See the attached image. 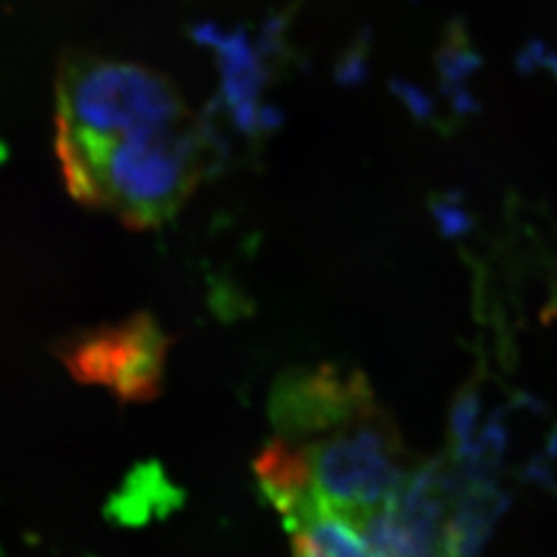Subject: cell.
<instances>
[{
    "label": "cell",
    "mask_w": 557,
    "mask_h": 557,
    "mask_svg": "<svg viewBox=\"0 0 557 557\" xmlns=\"http://www.w3.org/2000/svg\"><path fill=\"white\" fill-rule=\"evenodd\" d=\"M391 87H393V91H395V96H397L398 100L403 101V103L409 108V112H411L416 119L428 120L432 116V112H434V101H432V98H430L425 91H421L419 87L411 85V83H405V81H393Z\"/></svg>",
    "instance_id": "cell-10"
},
{
    "label": "cell",
    "mask_w": 557,
    "mask_h": 557,
    "mask_svg": "<svg viewBox=\"0 0 557 557\" xmlns=\"http://www.w3.org/2000/svg\"><path fill=\"white\" fill-rule=\"evenodd\" d=\"M195 38L215 50L221 73V98L232 124L246 135H262L277 126V112L264 103L269 83L267 59L277 50V27H269L264 40H248L244 29L221 32L215 25H199Z\"/></svg>",
    "instance_id": "cell-6"
},
{
    "label": "cell",
    "mask_w": 557,
    "mask_h": 557,
    "mask_svg": "<svg viewBox=\"0 0 557 557\" xmlns=\"http://www.w3.org/2000/svg\"><path fill=\"white\" fill-rule=\"evenodd\" d=\"M57 354L83 384L108 388L124 403H145L160 393L168 338L149 314H137L64 338Z\"/></svg>",
    "instance_id": "cell-4"
},
{
    "label": "cell",
    "mask_w": 557,
    "mask_h": 557,
    "mask_svg": "<svg viewBox=\"0 0 557 557\" xmlns=\"http://www.w3.org/2000/svg\"><path fill=\"white\" fill-rule=\"evenodd\" d=\"M57 156L73 199L151 230L174 220L190 199L215 160V143L193 114L101 135L57 128Z\"/></svg>",
    "instance_id": "cell-1"
},
{
    "label": "cell",
    "mask_w": 557,
    "mask_h": 557,
    "mask_svg": "<svg viewBox=\"0 0 557 557\" xmlns=\"http://www.w3.org/2000/svg\"><path fill=\"white\" fill-rule=\"evenodd\" d=\"M457 487L432 462L416 469L388 502L363 515H345L356 522L368 557H453L448 520Z\"/></svg>",
    "instance_id": "cell-5"
},
{
    "label": "cell",
    "mask_w": 557,
    "mask_h": 557,
    "mask_svg": "<svg viewBox=\"0 0 557 557\" xmlns=\"http://www.w3.org/2000/svg\"><path fill=\"white\" fill-rule=\"evenodd\" d=\"M506 506V498L483 479H471V485L455 498L448 520V539L453 557H475L492 533V524Z\"/></svg>",
    "instance_id": "cell-7"
},
{
    "label": "cell",
    "mask_w": 557,
    "mask_h": 557,
    "mask_svg": "<svg viewBox=\"0 0 557 557\" xmlns=\"http://www.w3.org/2000/svg\"><path fill=\"white\" fill-rule=\"evenodd\" d=\"M178 87L126 60L73 57L60 66L57 128L101 135L126 126L188 119Z\"/></svg>",
    "instance_id": "cell-3"
},
{
    "label": "cell",
    "mask_w": 557,
    "mask_h": 557,
    "mask_svg": "<svg viewBox=\"0 0 557 557\" xmlns=\"http://www.w3.org/2000/svg\"><path fill=\"white\" fill-rule=\"evenodd\" d=\"M432 211H434V218L440 223V230L446 236H462V234H467L473 227L471 218L462 209L460 197H458L457 193L442 195L438 199H434Z\"/></svg>",
    "instance_id": "cell-9"
},
{
    "label": "cell",
    "mask_w": 557,
    "mask_h": 557,
    "mask_svg": "<svg viewBox=\"0 0 557 557\" xmlns=\"http://www.w3.org/2000/svg\"><path fill=\"white\" fill-rule=\"evenodd\" d=\"M366 41H361L358 48H354L351 54H347V59L343 60L341 69H338V79L343 83H359L366 77Z\"/></svg>",
    "instance_id": "cell-11"
},
{
    "label": "cell",
    "mask_w": 557,
    "mask_h": 557,
    "mask_svg": "<svg viewBox=\"0 0 557 557\" xmlns=\"http://www.w3.org/2000/svg\"><path fill=\"white\" fill-rule=\"evenodd\" d=\"M255 471L281 517L304 504L363 515L393 498L411 475L391 421L372 405L308 438H273Z\"/></svg>",
    "instance_id": "cell-2"
},
{
    "label": "cell",
    "mask_w": 557,
    "mask_h": 557,
    "mask_svg": "<svg viewBox=\"0 0 557 557\" xmlns=\"http://www.w3.org/2000/svg\"><path fill=\"white\" fill-rule=\"evenodd\" d=\"M436 62L442 77V91L453 101V108L458 114L475 112L478 101L469 94L465 81L478 71L481 59L460 23H450L446 27V40Z\"/></svg>",
    "instance_id": "cell-8"
}]
</instances>
